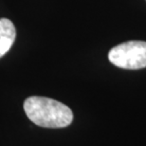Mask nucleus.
I'll return each instance as SVG.
<instances>
[{
  "label": "nucleus",
  "mask_w": 146,
  "mask_h": 146,
  "mask_svg": "<svg viewBox=\"0 0 146 146\" xmlns=\"http://www.w3.org/2000/svg\"><path fill=\"white\" fill-rule=\"evenodd\" d=\"M24 110L28 118L41 127H66L73 119V113L68 106L46 97L28 98L24 103Z\"/></svg>",
  "instance_id": "f257e3e1"
},
{
  "label": "nucleus",
  "mask_w": 146,
  "mask_h": 146,
  "mask_svg": "<svg viewBox=\"0 0 146 146\" xmlns=\"http://www.w3.org/2000/svg\"><path fill=\"white\" fill-rule=\"evenodd\" d=\"M108 59L114 66L123 69L146 68V42L128 41L114 46L108 53Z\"/></svg>",
  "instance_id": "f03ea898"
},
{
  "label": "nucleus",
  "mask_w": 146,
  "mask_h": 146,
  "mask_svg": "<svg viewBox=\"0 0 146 146\" xmlns=\"http://www.w3.org/2000/svg\"><path fill=\"white\" fill-rule=\"evenodd\" d=\"M16 36L15 27L11 20L0 19V58L10 50Z\"/></svg>",
  "instance_id": "7ed1b4c3"
}]
</instances>
